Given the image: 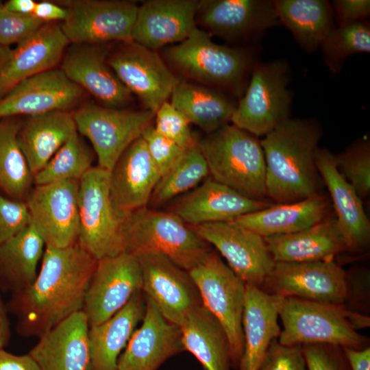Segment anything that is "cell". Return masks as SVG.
I'll list each match as a JSON object with an SVG mask.
<instances>
[{"label": "cell", "mask_w": 370, "mask_h": 370, "mask_svg": "<svg viewBox=\"0 0 370 370\" xmlns=\"http://www.w3.org/2000/svg\"><path fill=\"white\" fill-rule=\"evenodd\" d=\"M141 137L145 142L149 153L160 177L184 151L174 142L158 132L152 125L145 130Z\"/></svg>", "instance_id": "obj_47"}, {"label": "cell", "mask_w": 370, "mask_h": 370, "mask_svg": "<svg viewBox=\"0 0 370 370\" xmlns=\"http://www.w3.org/2000/svg\"><path fill=\"white\" fill-rule=\"evenodd\" d=\"M154 118L156 131L182 149L188 148L197 142L188 120L170 102H164L156 112Z\"/></svg>", "instance_id": "obj_42"}, {"label": "cell", "mask_w": 370, "mask_h": 370, "mask_svg": "<svg viewBox=\"0 0 370 370\" xmlns=\"http://www.w3.org/2000/svg\"><path fill=\"white\" fill-rule=\"evenodd\" d=\"M93 161V151L76 132L34 175V183L42 185L64 180L79 181L92 167Z\"/></svg>", "instance_id": "obj_39"}, {"label": "cell", "mask_w": 370, "mask_h": 370, "mask_svg": "<svg viewBox=\"0 0 370 370\" xmlns=\"http://www.w3.org/2000/svg\"><path fill=\"white\" fill-rule=\"evenodd\" d=\"M142 273L136 256L124 251L97 260L86 289L82 310L89 326L101 324L142 291Z\"/></svg>", "instance_id": "obj_15"}, {"label": "cell", "mask_w": 370, "mask_h": 370, "mask_svg": "<svg viewBox=\"0 0 370 370\" xmlns=\"http://www.w3.org/2000/svg\"><path fill=\"white\" fill-rule=\"evenodd\" d=\"M197 144L211 178L250 198L267 196L265 160L256 136L229 123Z\"/></svg>", "instance_id": "obj_5"}, {"label": "cell", "mask_w": 370, "mask_h": 370, "mask_svg": "<svg viewBox=\"0 0 370 370\" xmlns=\"http://www.w3.org/2000/svg\"><path fill=\"white\" fill-rule=\"evenodd\" d=\"M76 132L73 113L69 110L29 116L22 121L18 141L33 176Z\"/></svg>", "instance_id": "obj_30"}, {"label": "cell", "mask_w": 370, "mask_h": 370, "mask_svg": "<svg viewBox=\"0 0 370 370\" xmlns=\"http://www.w3.org/2000/svg\"><path fill=\"white\" fill-rule=\"evenodd\" d=\"M33 15L45 23L63 22L67 17V11L57 3L42 1L36 2Z\"/></svg>", "instance_id": "obj_50"}, {"label": "cell", "mask_w": 370, "mask_h": 370, "mask_svg": "<svg viewBox=\"0 0 370 370\" xmlns=\"http://www.w3.org/2000/svg\"><path fill=\"white\" fill-rule=\"evenodd\" d=\"M170 103L207 134L229 124L237 104L218 89L183 81L173 91Z\"/></svg>", "instance_id": "obj_34"}, {"label": "cell", "mask_w": 370, "mask_h": 370, "mask_svg": "<svg viewBox=\"0 0 370 370\" xmlns=\"http://www.w3.org/2000/svg\"><path fill=\"white\" fill-rule=\"evenodd\" d=\"M269 206L263 200L247 197L210 177L177 202L171 212L186 224L197 225L232 221Z\"/></svg>", "instance_id": "obj_25"}, {"label": "cell", "mask_w": 370, "mask_h": 370, "mask_svg": "<svg viewBox=\"0 0 370 370\" xmlns=\"http://www.w3.org/2000/svg\"><path fill=\"white\" fill-rule=\"evenodd\" d=\"M264 238L275 262L331 260L347 250L336 219H324L301 231Z\"/></svg>", "instance_id": "obj_29"}, {"label": "cell", "mask_w": 370, "mask_h": 370, "mask_svg": "<svg viewBox=\"0 0 370 370\" xmlns=\"http://www.w3.org/2000/svg\"><path fill=\"white\" fill-rule=\"evenodd\" d=\"M308 370H352L343 349L328 344L303 345Z\"/></svg>", "instance_id": "obj_46"}, {"label": "cell", "mask_w": 370, "mask_h": 370, "mask_svg": "<svg viewBox=\"0 0 370 370\" xmlns=\"http://www.w3.org/2000/svg\"><path fill=\"white\" fill-rule=\"evenodd\" d=\"M260 370H308L303 346L271 343Z\"/></svg>", "instance_id": "obj_45"}, {"label": "cell", "mask_w": 370, "mask_h": 370, "mask_svg": "<svg viewBox=\"0 0 370 370\" xmlns=\"http://www.w3.org/2000/svg\"><path fill=\"white\" fill-rule=\"evenodd\" d=\"M160 178L140 136L125 150L110 171V197L116 210L126 216L147 207Z\"/></svg>", "instance_id": "obj_24"}, {"label": "cell", "mask_w": 370, "mask_h": 370, "mask_svg": "<svg viewBox=\"0 0 370 370\" xmlns=\"http://www.w3.org/2000/svg\"><path fill=\"white\" fill-rule=\"evenodd\" d=\"M209 175L207 162L197 142L184 149L160 177L150 201L155 205L165 204L180 194L193 190Z\"/></svg>", "instance_id": "obj_38"}, {"label": "cell", "mask_w": 370, "mask_h": 370, "mask_svg": "<svg viewBox=\"0 0 370 370\" xmlns=\"http://www.w3.org/2000/svg\"><path fill=\"white\" fill-rule=\"evenodd\" d=\"M190 226L245 284L261 288L275 264L264 237L233 221Z\"/></svg>", "instance_id": "obj_16"}, {"label": "cell", "mask_w": 370, "mask_h": 370, "mask_svg": "<svg viewBox=\"0 0 370 370\" xmlns=\"http://www.w3.org/2000/svg\"><path fill=\"white\" fill-rule=\"evenodd\" d=\"M108 63L145 110L155 114L181 82L156 51L134 42L110 53Z\"/></svg>", "instance_id": "obj_14"}, {"label": "cell", "mask_w": 370, "mask_h": 370, "mask_svg": "<svg viewBox=\"0 0 370 370\" xmlns=\"http://www.w3.org/2000/svg\"><path fill=\"white\" fill-rule=\"evenodd\" d=\"M278 18L306 52L321 47L334 27L332 5L325 0L273 1Z\"/></svg>", "instance_id": "obj_35"}, {"label": "cell", "mask_w": 370, "mask_h": 370, "mask_svg": "<svg viewBox=\"0 0 370 370\" xmlns=\"http://www.w3.org/2000/svg\"><path fill=\"white\" fill-rule=\"evenodd\" d=\"M352 370H370V348L352 349L343 348Z\"/></svg>", "instance_id": "obj_51"}, {"label": "cell", "mask_w": 370, "mask_h": 370, "mask_svg": "<svg viewBox=\"0 0 370 370\" xmlns=\"http://www.w3.org/2000/svg\"><path fill=\"white\" fill-rule=\"evenodd\" d=\"M82 89L56 67L27 78L0 99V119L69 110L82 96Z\"/></svg>", "instance_id": "obj_19"}, {"label": "cell", "mask_w": 370, "mask_h": 370, "mask_svg": "<svg viewBox=\"0 0 370 370\" xmlns=\"http://www.w3.org/2000/svg\"><path fill=\"white\" fill-rule=\"evenodd\" d=\"M45 246L42 238L31 224L0 245V269L16 292L34 282Z\"/></svg>", "instance_id": "obj_36"}, {"label": "cell", "mask_w": 370, "mask_h": 370, "mask_svg": "<svg viewBox=\"0 0 370 370\" xmlns=\"http://www.w3.org/2000/svg\"><path fill=\"white\" fill-rule=\"evenodd\" d=\"M10 329L6 310L0 297V349L7 345L10 339Z\"/></svg>", "instance_id": "obj_53"}, {"label": "cell", "mask_w": 370, "mask_h": 370, "mask_svg": "<svg viewBox=\"0 0 370 370\" xmlns=\"http://www.w3.org/2000/svg\"><path fill=\"white\" fill-rule=\"evenodd\" d=\"M57 3L67 11V17L60 26L69 42H133L138 8L136 3L108 0H63Z\"/></svg>", "instance_id": "obj_11"}, {"label": "cell", "mask_w": 370, "mask_h": 370, "mask_svg": "<svg viewBox=\"0 0 370 370\" xmlns=\"http://www.w3.org/2000/svg\"><path fill=\"white\" fill-rule=\"evenodd\" d=\"M279 298L246 284L242 321L244 345L238 370H260L271 343L278 338Z\"/></svg>", "instance_id": "obj_28"}, {"label": "cell", "mask_w": 370, "mask_h": 370, "mask_svg": "<svg viewBox=\"0 0 370 370\" xmlns=\"http://www.w3.org/2000/svg\"><path fill=\"white\" fill-rule=\"evenodd\" d=\"M34 282L16 292L14 307L25 336L40 337L75 312L82 310L97 260L77 243L45 247Z\"/></svg>", "instance_id": "obj_1"}, {"label": "cell", "mask_w": 370, "mask_h": 370, "mask_svg": "<svg viewBox=\"0 0 370 370\" xmlns=\"http://www.w3.org/2000/svg\"><path fill=\"white\" fill-rule=\"evenodd\" d=\"M278 315L283 327L278 337L282 344H328L356 350L369 347L358 330L369 326V317L345 304L280 297Z\"/></svg>", "instance_id": "obj_3"}, {"label": "cell", "mask_w": 370, "mask_h": 370, "mask_svg": "<svg viewBox=\"0 0 370 370\" xmlns=\"http://www.w3.org/2000/svg\"><path fill=\"white\" fill-rule=\"evenodd\" d=\"M260 288L279 297L338 304L350 295L347 273L334 260L276 262Z\"/></svg>", "instance_id": "obj_12"}, {"label": "cell", "mask_w": 370, "mask_h": 370, "mask_svg": "<svg viewBox=\"0 0 370 370\" xmlns=\"http://www.w3.org/2000/svg\"><path fill=\"white\" fill-rule=\"evenodd\" d=\"M21 123L17 117L0 119V189L18 200L27 197L34 182L18 141Z\"/></svg>", "instance_id": "obj_37"}, {"label": "cell", "mask_w": 370, "mask_h": 370, "mask_svg": "<svg viewBox=\"0 0 370 370\" xmlns=\"http://www.w3.org/2000/svg\"><path fill=\"white\" fill-rule=\"evenodd\" d=\"M327 201L323 196L269 206L232 221L262 237L296 232L324 219Z\"/></svg>", "instance_id": "obj_33"}, {"label": "cell", "mask_w": 370, "mask_h": 370, "mask_svg": "<svg viewBox=\"0 0 370 370\" xmlns=\"http://www.w3.org/2000/svg\"><path fill=\"white\" fill-rule=\"evenodd\" d=\"M164 56L185 77L237 97L243 94L254 66L251 53L217 44L198 27L186 39L167 48Z\"/></svg>", "instance_id": "obj_4"}, {"label": "cell", "mask_w": 370, "mask_h": 370, "mask_svg": "<svg viewBox=\"0 0 370 370\" xmlns=\"http://www.w3.org/2000/svg\"><path fill=\"white\" fill-rule=\"evenodd\" d=\"M184 350L179 326L168 321L145 296L141 326L134 330L117 362L118 370H158Z\"/></svg>", "instance_id": "obj_21"}, {"label": "cell", "mask_w": 370, "mask_h": 370, "mask_svg": "<svg viewBox=\"0 0 370 370\" xmlns=\"http://www.w3.org/2000/svg\"><path fill=\"white\" fill-rule=\"evenodd\" d=\"M184 350L192 354L204 370H230V347L227 334L203 305L195 308L179 326Z\"/></svg>", "instance_id": "obj_32"}, {"label": "cell", "mask_w": 370, "mask_h": 370, "mask_svg": "<svg viewBox=\"0 0 370 370\" xmlns=\"http://www.w3.org/2000/svg\"><path fill=\"white\" fill-rule=\"evenodd\" d=\"M31 224L27 204L0 194V245Z\"/></svg>", "instance_id": "obj_44"}, {"label": "cell", "mask_w": 370, "mask_h": 370, "mask_svg": "<svg viewBox=\"0 0 370 370\" xmlns=\"http://www.w3.org/2000/svg\"><path fill=\"white\" fill-rule=\"evenodd\" d=\"M43 24L33 14L25 15L8 10L0 1V45H16Z\"/></svg>", "instance_id": "obj_43"}, {"label": "cell", "mask_w": 370, "mask_h": 370, "mask_svg": "<svg viewBox=\"0 0 370 370\" xmlns=\"http://www.w3.org/2000/svg\"><path fill=\"white\" fill-rule=\"evenodd\" d=\"M142 273V291L170 323L180 326L187 315L202 304L188 271L158 254L136 256Z\"/></svg>", "instance_id": "obj_17"}, {"label": "cell", "mask_w": 370, "mask_h": 370, "mask_svg": "<svg viewBox=\"0 0 370 370\" xmlns=\"http://www.w3.org/2000/svg\"><path fill=\"white\" fill-rule=\"evenodd\" d=\"M141 291L136 292L111 318L101 324L90 326L88 370H118L121 353L145 314V301Z\"/></svg>", "instance_id": "obj_31"}, {"label": "cell", "mask_w": 370, "mask_h": 370, "mask_svg": "<svg viewBox=\"0 0 370 370\" xmlns=\"http://www.w3.org/2000/svg\"><path fill=\"white\" fill-rule=\"evenodd\" d=\"M199 1L151 0L138 8L132 31L133 42L149 49L180 43L197 27Z\"/></svg>", "instance_id": "obj_22"}, {"label": "cell", "mask_w": 370, "mask_h": 370, "mask_svg": "<svg viewBox=\"0 0 370 370\" xmlns=\"http://www.w3.org/2000/svg\"><path fill=\"white\" fill-rule=\"evenodd\" d=\"M125 251L134 256H164L188 271L212 250L192 227L171 212L147 207L127 214L123 224Z\"/></svg>", "instance_id": "obj_6"}, {"label": "cell", "mask_w": 370, "mask_h": 370, "mask_svg": "<svg viewBox=\"0 0 370 370\" xmlns=\"http://www.w3.org/2000/svg\"><path fill=\"white\" fill-rule=\"evenodd\" d=\"M0 370H40L29 355L18 356L0 349Z\"/></svg>", "instance_id": "obj_49"}, {"label": "cell", "mask_w": 370, "mask_h": 370, "mask_svg": "<svg viewBox=\"0 0 370 370\" xmlns=\"http://www.w3.org/2000/svg\"><path fill=\"white\" fill-rule=\"evenodd\" d=\"M338 26L364 21L370 14L369 0H336L332 3Z\"/></svg>", "instance_id": "obj_48"}, {"label": "cell", "mask_w": 370, "mask_h": 370, "mask_svg": "<svg viewBox=\"0 0 370 370\" xmlns=\"http://www.w3.org/2000/svg\"><path fill=\"white\" fill-rule=\"evenodd\" d=\"M288 79V66L283 60L255 64L232 114V125L255 136H264L289 119Z\"/></svg>", "instance_id": "obj_9"}, {"label": "cell", "mask_w": 370, "mask_h": 370, "mask_svg": "<svg viewBox=\"0 0 370 370\" xmlns=\"http://www.w3.org/2000/svg\"><path fill=\"white\" fill-rule=\"evenodd\" d=\"M69 42L57 22L17 44L0 73V99L23 80L57 67Z\"/></svg>", "instance_id": "obj_23"}, {"label": "cell", "mask_w": 370, "mask_h": 370, "mask_svg": "<svg viewBox=\"0 0 370 370\" xmlns=\"http://www.w3.org/2000/svg\"><path fill=\"white\" fill-rule=\"evenodd\" d=\"M89 328L84 312H75L39 337L28 354L40 370H88Z\"/></svg>", "instance_id": "obj_26"}, {"label": "cell", "mask_w": 370, "mask_h": 370, "mask_svg": "<svg viewBox=\"0 0 370 370\" xmlns=\"http://www.w3.org/2000/svg\"><path fill=\"white\" fill-rule=\"evenodd\" d=\"M109 53L106 44H72L60 68L101 106L122 108L132 101V94L109 66Z\"/></svg>", "instance_id": "obj_18"}, {"label": "cell", "mask_w": 370, "mask_h": 370, "mask_svg": "<svg viewBox=\"0 0 370 370\" xmlns=\"http://www.w3.org/2000/svg\"><path fill=\"white\" fill-rule=\"evenodd\" d=\"M188 272L202 304L224 329L230 343L232 367L237 368L244 345L242 321L246 284L212 250Z\"/></svg>", "instance_id": "obj_8"}, {"label": "cell", "mask_w": 370, "mask_h": 370, "mask_svg": "<svg viewBox=\"0 0 370 370\" xmlns=\"http://www.w3.org/2000/svg\"><path fill=\"white\" fill-rule=\"evenodd\" d=\"M36 2L34 0H9L3 3L8 10L21 14H33Z\"/></svg>", "instance_id": "obj_52"}, {"label": "cell", "mask_w": 370, "mask_h": 370, "mask_svg": "<svg viewBox=\"0 0 370 370\" xmlns=\"http://www.w3.org/2000/svg\"><path fill=\"white\" fill-rule=\"evenodd\" d=\"M79 181L36 185L26 197L31 225L45 247L65 248L77 243Z\"/></svg>", "instance_id": "obj_13"}, {"label": "cell", "mask_w": 370, "mask_h": 370, "mask_svg": "<svg viewBox=\"0 0 370 370\" xmlns=\"http://www.w3.org/2000/svg\"><path fill=\"white\" fill-rule=\"evenodd\" d=\"M315 164L332 198L336 222L347 250L364 248L370 238V223L361 198L338 171L335 156L325 149H317Z\"/></svg>", "instance_id": "obj_27"}, {"label": "cell", "mask_w": 370, "mask_h": 370, "mask_svg": "<svg viewBox=\"0 0 370 370\" xmlns=\"http://www.w3.org/2000/svg\"><path fill=\"white\" fill-rule=\"evenodd\" d=\"M155 113L87 103L73 113L77 132L91 143L98 166L110 171L125 150L151 125Z\"/></svg>", "instance_id": "obj_10"}, {"label": "cell", "mask_w": 370, "mask_h": 370, "mask_svg": "<svg viewBox=\"0 0 370 370\" xmlns=\"http://www.w3.org/2000/svg\"><path fill=\"white\" fill-rule=\"evenodd\" d=\"M278 22L274 1L267 0L199 1L196 24L226 39L258 34Z\"/></svg>", "instance_id": "obj_20"}, {"label": "cell", "mask_w": 370, "mask_h": 370, "mask_svg": "<svg viewBox=\"0 0 370 370\" xmlns=\"http://www.w3.org/2000/svg\"><path fill=\"white\" fill-rule=\"evenodd\" d=\"M320 136L312 121L289 118L264 136L267 196L282 204L319 195L315 154Z\"/></svg>", "instance_id": "obj_2"}, {"label": "cell", "mask_w": 370, "mask_h": 370, "mask_svg": "<svg viewBox=\"0 0 370 370\" xmlns=\"http://www.w3.org/2000/svg\"><path fill=\"white\" fill-rule=\"evenodd\" d=\"M12 49L10 47H5L0 45V73L8 60Z\"/></svg>", "instance_id": "obj_54"}, {"label": "cell", "mask_w": 370, "mask_h": 370, "mask_svg": "<svg viewBox=\"0 0 370 370\" xmlns=\"http://www.w3.org/2000/svg\"><path fill=\"white\" fill-rule=\"evenodd\" d=\"M321 48L323 60L334 74L340 71L347 58L354 54L369 53L370 26L364 20L334 27L325 37Z\"/></svg>", "instance_id": "obj_40"}, {"label": "cell", "mask_w": 370, "mask_h": 370, "mask_svg": "<svg viewBox=\"0 0 370 370\" xmlns=\"http://www.w3.org/2000/svg\"><path fill=\"white\" fill-rule=\"evenodd\" d=\"M110 171L92 166L79 181L77 244L97 260L124 252L125 216L114 208Z\"/></svg>", "instance_id": "obj_7"}, {"label": "cell", "mask_w": 370, "mask_h": 370, "mask_svg": "<svg viewBox=\"0 0 370 370\" xmlns=\"http://www.w3.org/2000/svg\"><path fill=\"white\" fill-rule=\"evenodd\" d=\"M336 165L344 178L354 187L360 198L370 190V146L367 140H360L346 151L335 156Z\"/></svg>", "instance_id": "obj_41"}]
</instances>
